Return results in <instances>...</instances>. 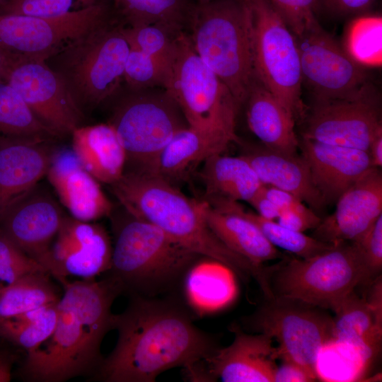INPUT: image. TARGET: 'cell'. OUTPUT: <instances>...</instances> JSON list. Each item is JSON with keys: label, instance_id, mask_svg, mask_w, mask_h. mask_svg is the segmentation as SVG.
Listing matches in <instances>:
<instances>
[{"label": "cell", "instance_id": "cell-1", "mask_svg": "<svg viewBox=\"0 0 382 382\" xmlns=\"http://www.w3.org/2000/svg\"><path fill=\"white\" fill-rule=\"evenodd\" d=\"M113 329L115 347L95 373L105 382H153L163 371L189 369L219 348L170 296L131 295L125 311L114 314Z\"/></svg>", "mask_w": 382, "mask_h": 382}, {"label": "cell", "instance_id": "cell-2", "mask_svg": "<svg viewBox=\"0 0 382 382\" xmlns=\"http://www.w3.org/2000/svg\"><path fill=\"white\" fill-rule=\"evenodd\" d=\"M62 284L52 332L27 352L23 372L30 381L62 382L96 373L103 359L102 341L113 329L112 305L123 292L116 279L109 274L99 281L66 280Z\"/></svg>", "mask_w": 382, "mask_h": 382}, {"label": "cell", "instance_id": "cell-3", "mask_svg": "<svg viewBox=\"0 0 382 382\" xmlns=\"http://www.w3.org/2000/svg\"><path fill=\"white\" fill-rule=\"evenodd\" d=\"M110 186L127 211L201 256L242 277H253L264 294L269 292L268 267L252 263L225 245L208 226L202 201L187 197L174 184L152 173L125 171Z\"/></svg>", "mask_w": 382, "mask_h": 382}, {"label": "cell", "instance_id": "cell-4", "mask_svg": "<svg viewBox=\"0 0 382 382\" xmlns=\"http://www.w3.org/2000/svg\"><path fill=\"white\" fill-rule=\"evenodd\" d=\"M109 216L113 238L108 272L130 296L173 294L204 257L121 205Z\"/></svg>", "mask_w": 382, "mask_h": 382}, {"label": "cell", "instance_id": "cell-5", "mask_svg": "<svg viewBox=\"0 0 382 382\" xmlns=\"http://www.w3.org/2000/svg\"><path fill=\"white\" fill-rule=\"evenodd\" d=\"M163 88L178 104L190 127L226 149L240 142L236 127L241 105L197 54L187 33L175 38Z\"/></svg>", "mask_w": 382, "mask_h": 382}, {"label": "cell", "instance_id": "cell-6", "mask_svg": "<svg viewBox=\"0 0 382 382\" xmlns=\"http://www.w3.org/2000/svg\"><path fill=\"white\" fill-rule=\"evenodd\" d=\"M129 48L122 25L113 21L73 40L45 62L86 117L121 90Z\"/></svg>", "mask_w": 382, "mask_h": 382}, {"label": "cell", "instance_id": "cell-7", "mask_svg": "<svg viewBox=\"0 0 382 382\" xmlns=\"http://www.w3.org/2000/svg\"><path fill=\"white\" fill-rule=\"evenodd\" d=\"M187 30L197 54L241 107L253 79L244 0L197 4Z\"/></svg>", "mask_w": 382, "mask_h": 382}, {"label": "cell", "instance_id": "cell-8", "mask_svg": "<svg viewBox=\"0 0 382 382\" xmlns=\"http://www.w3.org/2000/svg\"><path fill=\"white\" fill-rule=\"evenodd\" d=\"M283 260L270 268L274 297L296 299L334 312L357 286L371 279L351 242L334 244L308 258Z\"/></svg>", "mask_w": 382, "mask_h": 382}, {"label": "cell", "instance_id": "cell-9", "mask_svg": "<svg viewBox=\"0 0 382 382\" xmlns=\"http://www.w3.org/2000/svg\"><path fill=\"white\" fill-rule=\"evenodd\" d=\"M112 100L108 123L125 149V171L152 173L163 147L178 131L189 127L181 110L164 88L122 87Z\"/></svg>", "mask_w": 382, "mask_h": 382}, {"label": "cell", "instance_id": "cell-10", "mask_svg": "<svg viewBox=\"0 0 382 382\" xmlns=\"http://www.w3.org/2000/svg\"><path fill=\"white\" fill-rule=\"evenodd\" d=\"M253 76L296 120L304 112L296 37L267 0H244Z\"/></svg>", "mask_w": 382, "mask_h": 382}, {"label": "cell", "instance_id": "cell-11", "mask_svg": "<svg viewBox=\"0 0 382 382\" xmlns=\"http://www.w3.org/2000/svg\"><path fill=\"white\" fill-rule=\"evenodd\" d=\"M244 323L277 342L278 358L294 361L318 378V360L333 342L334 320L325 309L288 298L266 299Z\"/></svg>", "mask_w": 382, "mask_h": 382}, {"label": "cell", "instance_id": "cell-12", "mask_svg": "<svg viewBox=\"0 0 382 382\" xmlns=\"http://www.w3.org/2000/svg\"><path fill=\"white\" fill-rule=\"evenodd\" d=\"M113 21L108 1L52 18L0 14V47L17 57L46 61L73 40Z\"/></svg>", "mask_w": 382, "mask_h": 382}, {"label": "cell", "instance_id": "cell-13", "mask_svg": "<svg viewBox=\"0 0 382 382\" xmlns=\"http://www.w3.org/2000/svg\"><path fill=\"white\" fill-rule=\"evenodd\" d=\"M381 132L379 99L369 82L347 97L314 100L302 137L368 151Z\"/></svg>", "mask_w": 382, "mask_h": 382}, {"label": "cell", "instance_id": "cell-14", "mask_svg": "<svg viewBox=\"0 0 382 382\" xmlns=\"http://www.w3.org/2000/svg\"><path fill=\"white\" fill-rule=\"evenodd\" d=\"M303 83L314 100L347 97L369 83L354 61L320 23L296 37Z\"/></svg>", "mask_w": 382, "mask_h": 382}, {"label": "cell", "instance_id": "cell-15", "mask_svg": "<svg viewBox=\"0 0 382 382\" xmlns=\"http://www.w3.org/2000/svg\"><path fill=\"white\" fill-rule=\"evenodd\" d=\"M4 81L17 91L37 120L59 138L71 135L84 125L86 116L45 61L16 57Z\"/></svg>", "mask_w": 382, "mask_h": 382}, {"label": "cell", "instance_id": "cell-16", "mask_svg": "<svg viewBox=\"0 0 382 382\" xmlns=\"http://www.w3.org/2000/svg\"><path fill=\"white\" fill-rule=\"evenodd\" d=\"M112 243L100 224L65 216L44 267L60 283L69 277L95 279L111 267Z\"/></svg>", "mask_w": 382, "mask_h": 382}, {"label": "cell", "instance_id": "cell-17", "mask_svg": "<svg viewBox=\"0 0 382 382\" xmlns=\"http://www.w3.org/2000/svg\"><path fill=\"white\" fill-rule=\"evenodd\" d=\"M66 216L60 202L38 183L0 214V231L44 267Z\"/></svg>", "mask_w": 382, "mask_h": 382}, {"label": "cell", "instance_id": "cell-18", "mask_svg": "<svg viewBox=\"0 0 382 382\" xmlns=\"http://www.w3.org/2000/svg\"><path fill=\"white\" fill-rule=\"evenodd\" d=\"M230 330L234 334L232 343L219 348L203 363H197L207 369H189L190 378L224 382H273L279 358L272 337L265 333L248 334L236 324L231 325Z\"/></svg>", "mask_w": 382, "mask_h": 382}, {"label": "cell", "instance_id": "cell-19", "mask_svg": "<svg viewBox=\"0 0 382 382\" xmlns=\"http://www.w3.org/2000/svg\"><path fill=\"white\" fill-rule=\"evenodd\" d=\"M334 212L314 228L315 238L331 244L360 237L382 214V175L371 168L337 199Z\"/></svg>", "mask_w": 382, "mask_h": 382}, {"label": "cell", "instance_id": "cell-20", "mask_svg": "<svg viewBox=\"0 0 382 382\" xmlns=\"http://www.w3.org/2000/svg\"><path fill=\"white\" fill-rule=\"evenodd\" d=\"M71 216L93 222L109 216L114 206L99 182L81 164L71 148L56 147L46 175Z\"/></svg>", "mask_w": 382, "mask_h": 382}, {"label": "cell", "instance_id": "cell-21", "mask_svg": "<svg viewBox=\"0 0 382 382\" xmlns=\"http://www.w3.org/2000/svg\"><path fill=\"white\" fill-rule=\"evenodd\" d=\"M54 141L0 136V214L46 175Z\"/></svg>", "mask_w": 382, "mask_h": 382}, {"label": "cell", "instance_id": "cell-22", "mask_svg": "<svg viewBox=\"0 0 382 382\" xmlns=\"http://www.w3.org/2000/svg\"><path fill=\"white\" fill-rule=\"evenodd\" d=\"M313 182L325 202H336L372 167L366 151L302 138L299 144Z\"/></svg>", "mask_w": 382, "mask_h": 382}, {"label": "cell", "instance_id": "cell-23", "mask_svg": "<svg viewBox=\"0 0 382 382\" xmlns=\"http://www.w3.org/2000/svg\"><path fill=\"white\" fill-rule=\"evenodd\" d=\"M240 154L252 166L261 183L291 192L313 210H321L327 204L316 187L308 166L297 153L270 149L263 144L238 143Z\"/></svg>", "mask_w": 382, "mask_h": 382}, {"label": "cell", "instance_id": "cell-24", "mask_svg": "<svg viewBox=\"0 0 382 382\" xmlns=\"http://www.w3.org/2000/svg\"><path fill=\"white\" fill-rule=\"evenodd\" d=\"M378 277L368 298L360 297L354 291L333 318L332 342L352 346L368 357L378 350L382 336V287Z\"/></svg>", "mask_w": 382, "mask_h": 382}, {"label": "cell", "instance_id": "cell-25", "mask_svg": "<svg viewBox=\"0 0 382 382\" xmlns=\"http://www.w3.org/2000/svg\"><path fill=\"white\" fill-rule=\"evenodd\" d=\"M202 203L208 226L232 251L259 266L284 258L252 221L223 202L202 200Z\"/></svg>", "mask_w": 382, "mask_h": 382}, {"label": "cell", "instance_id": "cell-26", "mask_svg": "<svg viewBox=\"0 0 382 382\" xmlns=\"http://www.w3.org/2000/svg\"><path fill=\"white\" fill-rule=\"evenodd\" d=\"M244 104L248 127L262 144L285 153H296L299 142L294 132V117L254 76Z\"/></svg>", "mask_w": 382, "mask_h": 382}, {"label": "cell", "instance_id": "cell-27", "mask_svg": "<svg viewBox=\"0 0 382 382\" xmlns=\"http://www.w3.org/2000/svg\"><path fill=\"white\" fill-rule=\"evenodd\" d=\"M71 136V149L78 160L98 182L110 185L122 176L126 154L110 124L82 125Z\"/></svg>", "mask_w": 382, "mask_h": 382}, {"label": "cell", "instance_id": "cell-28", "mask_svg": "<svg viewBox=\"0 0 382 382\" xmlns=\"http://www.w3.org/2000/svg\"><path fill=\"white\" fill-rule=\"evenodd\" d=\"M205 201H249L262 183L250 164L241 156L215 154L204 160L199 173Z\"/></svg>", "mask_w": 382, "mask_h": 382}, {"label": "cell", "instance_id": "cell-29", "mask_svg": "<svg viewBox=\"0 0 382 382\" xmlns=\"http://www.w3.org/2000/svg\"><path fill=\"white\" fill-rule=\"evenodd\" d=\"M115 20L123 27L155 25L173 37L187 33L194 0H109Z\"/></svg>", "mask_w": 382, "mask_h": 382}, {"label": "cell", "instance_id": "cell-30", "mask_svg": "<svg viewBox=\"0 0 382 382\" xmlns=\"http://www.w3.org/2000/svg\"><path fill=\"white\" fill-rule=\"evenodd\" d=\"M226 149L217 142L187 127L178 131L159 154L152 173L174 184L185 178L192 168Z\"/></svg>", "mask_w": 382, "mask_h": 382}, {"label": "cell", "instance_id": "cell-31", "mask_svg": "<svg viewBox=\"0 0 382 382\" xmlns=\"http://www.w3.org/2000/svg\"><path fill=\"white\" fill-rule=\"evenodd\" d=\"M47 272L23 276L0 291V319L57 302L60 297Z\"/></svg>", "mask_w": 382, "mask_h": 382}, {"label": "cell", "instance_id": "cell-32", "mask_svg": "<svg viewBox=\"0 0 382 382\" xmlns=\"http://www.w3.org/2000/svg\"><path fill=\"white\" fill-rule=\"evenodd\" d=\"M57 302L0 319V335L30 352L52 332L57 319Z\"/></svg>", "mask_w": 382, "mask_h": 382}, {"label": "cell", "instance_id": "cell-33", "mask_svg": "<svg viewBox=\"0 0 382 382\" xmlns=\"http://www.w3.org/2000/svg\"><path fill=\"white\" fill-rule=\"evenodd\" d=\"M0 136L59 139L37 120L17 91L4 81H0Z\"/></svg>", "mask_w": 382, "mask_h": 382}, {"label": "cell", "instance_id": "cell-34", "mask_svg": "<svg viewBox=\"0 0 382 382\" xmlns=\"http://www.w3.org/2000/svg\"><path fill=\"white\" fill-rule=\"evenodd\" d=\"M219 200L255 223L265 238L274 247L289 252L296 257L308 258L334 245L323 242L313 236H308L303 232L288 228L279 224L276 220L267 219L252 211L245 210L238 202L223 199L216 201Z\"/></svg>", "mask_w": 382, "mask_h": 382}, {"label": "cell", "instance_id": "cell-35", "mask_svg": "<svg viewBox=\"0 0 382 382\" xmlns=\"http://www.w3.org/2000/svg\"><path fill=\"white\" fill-rule=\"evenodd\" d=\"M343 48L363 66H379L382 63V18L360 15L347 25Z\"/></svg>", "mask_w": 382, "mask_h": 382}, {"label": "cell", "instance_id": "cell-36", "mask_svg": "<svg viewBox=\"0 0 382 382\" xmlns=\"http://www.w3.org/2000/svg\"><path fill=\"white\" fill-rule=\"evenodd\" d=\"M167 65V62L130 47L124 71L125 86L136 90L163 88Z\"/></svg>", "mask_w": 382, "mask_h": 382}, {"label": "cell", "instance_id": "cell-37", "mask_svg": "<svg viewBox=\"0 0 382 382\" xmlns=\"http://www.w3.org/2000/svg\"><path fill=\"white\" fill-rule=\"evenodd\" d=\"M108 0H4L1 15L52 18L82 10Z\"/></svg>", "mask_w": 382, "mask_h": 382}, {"label": "cell", "instance_id": "cell-38", "mask_svg": "<svg viewBox=\"0 0 382 382\" xmlns=\"http://www.w3.org/2000/svg\"><path fill=\"white\" fill-rule=\"evenodd\" d=\"M122 30L130 47L164 62H169L175 37L166 30L155 25L122 26Z\"/></svg>", "mask_w": 382, "mask_h": 382}, {"label": "cell", "instance_id": "cell-39", "mask_svg": "<svg viewBox=\"0 0 382 382\" xmlns=\"http://www.w3.org/2000/svg\"><path fill=\"white\" fill-rule=\"evenodd\" d=\"M47 272L0 231V291L23 276Z\"/></svg>", "mask_w": 382, "mask_h": 382}, {"label": "cell", "instance_id": "cell-40", "mask_svg": "<svg viewBox=\"0 0 382 382\" xmlns=\"http://www.w3.org/2000/svg\"><path fill=\"white\" fill-rule=\"evenodd\" d=\"M296 37L318 24V0H267Z\"/></svg>", "mask_w": 382, "mask_h": 382}, {"label": "cell", "instance_id": "cell-41", "mask_svg": "<svg viewBox=\"0 0 382 382\" xmlns=\"http://www.w3.org/2000/svg\"><path fill=\"white\" fill-rule=\"evenodd\" d=\"M362 259L371 279L382 269V214L357 239L351 241Z\"/></svg>", "mask_w": 382, "mask_h": 382}, {"label": "cell", "instance_id": "cell-42", "mask_svg": "<svg viewBox=\"0 0 382 382\" xmlns=\"http://www.w3.org/2000/svg\"><path fill=\"white\" fill-rule=\"evenodd\" d=\"M276 221L288 228L304 232L318 226L321 219L314 210L304 205L299 209L281 211Z\"/></svg>", "mask_w": 382, "mask_h": 382}, {"label": "cell", "instance_id": "cell-43", "mask_svg": "<svg viewBox=\"0 0 382 382\" xmlns=\"http://www.w3.org/2000/svg\"><path fill=\"white\" fill-rule=\"evenodd\" d=\"M318 378L302 366L289 360L282 359L277 366L274 381L277 382H308L315 381Z\"/></svg>", "mask_w": 382, "mask_h": 382}, {"label": "cell", "instance_id": "cell-44", "mask_svg": "<svg viewBox=\"0 0 382 382\" xmlns=\"http://www.w3.org/2000/svg\"><path fill=\"white\" fill-rule=\"evenodd\" d=\"M318 1L335 14L349 16L366 12L375 0H318Z\"/></svg>", "mask_w": 382, "mask_h": 382}, {"label": "cell", "instance_id": "cell-45", "mask_svg": "<svg viewBox=\"0 0 382 382\" xmlns=\"http://www.w3.org/2000/svg\"><path fill=\"white\" fill-rule=\"evenodd\" d=\"M265 195L277 207L279 211L295 209L303 207L304 203L296 195L270 185H262Z\"/></svg>", "mask_w": 382, "mask_h": 382}, {"label": "cell", "instance_id": "cell-46", "mask_svg": "<svg viewBox=\"0 0 382 382\" xmlns=\"http://www.w3.org/2000/svg\"><path fill=\"white\" fill-rule=\"evenodd\" d=\"M248 203L255 208L257 214L265 219L277 220L279 215V209L265 195L262 191V186Z\"/></svg>", "mask_w": 382, "mask_h": 382}, {"label": "cell", "instance_id": "cell-47", "mask_svg": "<svg viewBox=\"0 0 382 382\" xmlns=\"http://www.w3.org/2000/svg\"><path fill=\"white\" fill-rule=\"evenodd\" d=\"M372 167L382 166V132L378 134L371 141L368 151Z\"/></svg>", "mask_w": 382, "mask_h": 382}, {"label": "cell", "instance_id": "cell-48", "mask_svg": "<svg viewBox=\"0 0 382 382\" xmlns=\"http://www.w3.org/2000/svg\"><path fill=\"white\" fill-rule=\"evenodd\" d=\"M16 57V55L0 47V81H4L7 71Z\"/></svg>", "mask_w": 382, "mask_h": 382}, {"label": "cell", "instance_id": "cell-49", "mask_svg": "<svg viewBox=\"0 0 382 382\" xmlns=\"http://www.w3.org/2000/svg\"><path fill=\"white\" fill-rule=\"evenodd\" d=\"M11 361L7 357L0 356V382H8L11 379Z\"/></svg>", "mask_w": 382, "mask_h": 382}, {"label": "cell", "instance_id": "cell-50", "mask_svg": "<svg viewBox=\"0 0 382 382\" xmlns=\"http://www.w3.org/2000/svg\"><path fill=\"white\" fill-rule=\"evenodd\" d=\"M194 1L196 2V4H204V3H207V2L217 1V0H194Z\"/></svg>", "mask_w": 382, "mask_h": 382}, {"label": "cell", "instance_id": "cell-51", "mask_svg": "<svg viewBox=\"0 0 382 382\" xmlns=\"http://www.w3.org/2000/svg\"><path fill=\"white\" fill-rule=\"evenodd\" d=\"M2 1H4V0H0V3H1Z\"/></svg>", "mask_w": 382, "mask_h": 382}]
</instances>
